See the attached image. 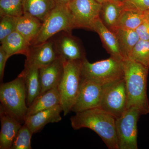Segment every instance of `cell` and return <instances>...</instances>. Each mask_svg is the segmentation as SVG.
<instances>
[{"label": "cell", "mask_w": 149, "mask_h": 149, "mask_svg": "<svg viewBox=\"0 0 149 149\" xmlns=\"http://www.w3.org/2000/svg\"><path fill=\"white\" fill-rule=\"evenodd\" d=\"M43 22L37 17L24 13L19 18L16 31L19 32L30 45L42 28Z\"/></svg>", "instance_id": "obj_21"}, {"label": "cell", "mask_w": 149, "mask_h": 149, "mask_svg": "<svg viewBox=\"0 0 149 149\" xmlns=\"http://www.w3.org/2000/svg\"><path fill=\"white\" fill-rule=\"evenodd\" d=\"M19 75L24 78L27 94V103L28 107L41 93L42 87L40 77V70L36 68L24 67Z\"/></svg>", "instance_id": "obj_17"}, {"label": "cell", "mask_w": 149, "mask_h": 149, "mask_svg": "<svg viewBox=\"0 0 149 149\" xmlns=\"http://www.w3.org/2000/svg\"><path fill=\"white\" fill-rule=\"evenodd\" d=\"M26 56L24 67L40 69L48 65L58 57L54 41L49 39L44 42L30 46Z\"/></svg>", "instance_id": "obj_11"}, {"label": "cell", "mask_w": 149, "mask_h": 149, "mask_svg": "<svg viewBox=\"0 0 149 149\" xmlns=\"http://www.w3.org/2000/svg\"><path fill=\"white\" fill-rule=\"evenodd\" d=\"M122 4L123 9L140 12L149 10V0H125Z\"/></svg>", "instance_id": "obj_29"}, {"label": "cell", "mask_w": 149, "mask_h": 149, "mask_svg": "<svg viewBox=\"0 0 149 149\" xmlns=\"http://www.w3.org/2000/svg\"><path fill=\"white\" fill-rule=\"evenodd\" d=\"M135 30L138 34L140 40L149 41V23L148 22L144 21Z\"/></svg>", "instance_id": "obj_30"}, {"label": "cell", "mask_w": 149, "mask_h": 149, "mask_svg": "<svg viewBox=\"0 0 149 149\" xmlns=\"http://www.w3.org/2000/svg\"><path fill=\"white\" fill-rule=\"evenodd\" d=\"M8 58L4 51L0 47V80L1 82L2 81L3 78L6 63Z\"/></svg>", "instance_id": "obj_31"}, {"label": "cell", "mask_w": 149, "mask_h": 149, "mask_svg": "<svg viewBox=\"0 0 149 149\" xmlns=\"http://www.w3.org/2000/svg\"><path fill=\"white\" fill-rule=\"evenodd\" d=\"M73 29L72 19L67 5L56 4L43 22L40 32L31 45L45 42L61 31L71 33Z\"/></svg>", "instance_id": "obj_6"}, {"label": "cell", "mask_w": 149, "mask_h": 149, "mask_svg": "<svg viewBox=\"0 0 149 149\" xmlns=\"http://www.w3.org/2000/svg\"><path fill=\"white\" fill-rule=\"evenodd\" d=\"M143 13L144 14L145 21H146L149 23V10L143 12Z\"/></svg>", "instance_id": "obj_33"}, {"label": "cell", "mask_w": 149, "mask_h": 149, "mask_svg": "<svg viewBox=\"0 0 149 149\" xmlns=\"http://www.w3.org/2000/svg\"><path fill=\"white\" fill-rule=\"evenodd\" d=\"M129 59L149 68V41L139 40L133 48Z\"/></svg>", "instance_id": "obj_25"}, {"label": "cell", "mask_w": 149, "mask_h": 149, "mask_svg": "<svg viewBox=\"0 0 149 149\" xmlns=\"http://www.w3.org/2000/svg\"><path fill=\"white\" fill-rule=\"evenodd\" d=\"M144 21L143 12L123 9L118 21V28L135 30Z\"/></svg>", "instance_id": "obj_24"}, {"label": "cell", "mask_w": 149, "mask_h": 149, "mask_svg": "<svg viewBox=\"0 0 149 149\" xmlns=\"http://www.w3.org/2000/svg\"><path fill=\"white\" fill-rule=\"evenodd\" d=\"M141 116L139 110L132 107L116 119V129L119 149H138V124Z\"/></svg>", "instance_id": "obj_7"}, {"label": "cell", "mask_w": 149, "mask_h": 149, "mask_svg": "<svg viewBox=\"0 0 149 149\" xmlns=\"http://www.w3.org/2000/svg\"><path fill=\"white\" fill-rule=\"evenodd\" d=\"M56 5L55 0H23L24 12L44 22Z\"/></svg>", "instance_id": "obj_22"}, {"label": "cell", "mask_w": 149, "mask_h": 149, "mask_svg": "<svg viewBox=\"0 0 149 149\" xmlns=\"http://www.w3.org/2000/svg\"><path fill=\"white\" fill-rule=\"evenodd\" d=\"M96 1L99 3H100L101 4H102L103 3L106 2L110 1V0H96Z\"/></svg>", "instance_id": "obj_34"}, {"label": "cell", "mask_w": 149, "mask_h": 149, "mask_svg": "<svg viewBox=\"0 0 149 149\" xmlns=\"http://www.w3.org/2000/svg\"><path fill=\"white\" fill-rule=\"evenodd\" d=\"M114 1H115L117 2H122L123 1H125V0H113Z\"/></svg>", "instance_id": "obj_35"}, {"label": "cell", "mask_w": 149, "mask_h": 149, "mask_svg": "<svg viewBox=\"0 0 149 149\" xmlns=\"http://www.w3.org/2000/svg\"><path fill=\"white\" fill-rule=\"evenodd\" d=\"M71 0H55L56 4L67 5Z\"/></svg>", "instance_id": "obj_32"}, {"label": "cell", "mask_w": 149, "mask_h": 149, "mask_svg": "<svg viewBox=\"0 0 149 149\" xmlns=\"http://www.w3.org/2000/svg\"><path fill=\"white\" fill-rule=\"evenodd\" d=\"M54 41L58 56L63 60L81 61L85 58L79 43L71 33L65 32Z\"/></svg>", "instance_id": "obj_15"}, {"label": "cell", "mask_w": 149, "mask_h": 149, "mask_svg": "<svg viewBox=\"0 0 149 149\" xmlns=\"http://www.w3.org/2000/svg\"><path fill=\"white\" fill-rule=\"evenodd\" d=\"M107 85L82 78L80 91L71 111L77 113L100 107Z\"/></svg>", "instance_id": "obj_10"}, {"label": "cell", "mask_w": 149, "mask_h": 149, "mask_svg": "<svg viewBox=\"0 0 149 149\" xmlns=\"http://www.w3.org/2000/svg\"><path fill=\"white\" fill-rule=\"evenodd\" d=\"M24 13L23 0H0V16L19 17Z\"/></svg>", "instance_id": "obj_26"}, {"label": "cell", "mask_w": 149, "mask_h": 149, "mask_svg": "<svg viewBox=\"0 0 149 149\" xmlns=\"http://www.w3.org/2000/svg\"><path fill=\"white\" fill-rule=\"evenodd\" d=\"M33 133L26 124L22 125L14 140L10 149H31Z\"/></svg>", "instance_id": "obj_27"}, {"label": "cell", "mask_w": 149, "mask_h": 149, "mask_svg": "<svg viewBox=\"0 0 149 149\" xmlns=\"http://www.w3.org/2000/svg\"><path fill=\"white\" fill-rule=\"evenodd\" d=\"M83 60H63V75L58 88L64 116L71 111L77 100L82 79L81 67Z\"/></svg>", "instance_id": "obj_4"}, {"label": "cell", "mask_w": 149, "mask_h": 149, "mask_svg": "<svg viewBox=\"0 0 149 149\" xmlns=\"http://www.w3.org/2000/svg\"><path fill=\"white\" fill-rule=\"evenodd\" d=\"M114 34L117 38L123 60L130 58V54L140 38L136 31L118 28Z\"/></svg>", "instance_id": "obj_23"}, {"label": "cell", "mask_w": 149, "mask_h": 149, "mask_svg": "<svg viewBox=\"0 0 149 149\" xmlns=\"http://www.w3.org/2000/svg\"><path fill=\"white\" fill-rule=\"evenodd\" d=\"M127 97L124 77L106 86L100 107L116 118L127 109Z\"/></svg>", "instance_id": "obj_8"}, {"label": "cell", "mask_w": 149, "mask_h": 149, "mask_svg": "<svg viewBox=\"0 0 149 149\" xmlns=\"http://www.w3.org/2000/svg\"><path fill=\"white\" fill-rule=\"evenodd\" d=\"M73 29L87 28L100 17L102 4L96 0H71L67 4Z\"/></svg>", "instance_id": "obj_9"}, {"label": "cell", "mask_w": 149, "mask_h": 149, "mask_svg": "<svg viewBox=\"0 0 149 149\" xmlns=\"http://www.w3.org/2000/svg\"><path fill=\"white\" fill-rule=\"evenodd\" d=\"M63 112L61 105L31 115L25 118L24 123L27 125L33 134L38 133L49 123H58L62 120L61 113Z\"/></svg>", "instance_id": "obj_13"}, {"label": "cell", "mask_w": 149, "mask_h": 149, "mask_svg": "<svg viewBox=\"0 0 149 149\" xmlns=\"http://www.w3.org/2000/svg\"><path fill=\"white\" fill-rule=\"evenodd\" d=\"M58 104H61V97L58 88L48 90L41 93L28 107L26 118Z\"/></svg>", "instance_id": "obj_18"}, {"label": "cell", "mask_w": 149, "mask_h": 149, "mask_svg": "<svg viewBox=\"0 0 149 149\" xmlns=\"http://www.w3.org/2000/svg\"><path fill=\"white\" fill-rule=\"evenodd\" d=\"M123 10L122 2L110 0L102 4L100 15L104 24L114 33L118 29V24Z\"/></svg>", "instance_id": "obj_19"}, {"label": "cell", "mask_w": 149, "mask_h": 149, "mask_svg": "<svg viewBox=\"0 0 149 149\" xmlns=\"http://www.w3.org/2000/svg\"><path fill=\"white\" fill-rule=\"evenodd\" d=\"M1 43V47L5 52L8 58L17 54L26 56L31 46L26 39L16 30L7 36Z\"/></svg>", "instance_id": "obj_20"}, {"label": "cell", "mask_w": 149, "mask_h": 149, "mask_svg": "<svg viewBox=\"0 0 149 149\" xmlns=\"http://www.w3.org/2000/svg\"><path fill=\"white\" fill-rule=\"evenodd\" d=\"M18 17L4 15L1 16L0 20V42L7 36L16 30Z\"/></svg>", "instance_id": "obj_28"}, {"label": "cell", "mask_w": 149, "mask_h": 149, "mask_svg": "<svg viewBox=\"0 0 149 149\" xmlns=\"http://www.w3.org/2000/svg\"><path fill=\"white\" fill-rule=\"evenodd\" d=\"M1 104L22 123L24 122L28 107L24 78L16 79L0 85Z\"/></svg>", "instance_id": "obj_3"}, {"label": "cell", "mask_w": 149, "mask_h": 149, "mask_svg": "<svg viewBox=\"0 0 149 149\" xmlns=\"http://www.w3.org/2000/svg\"><path fill=\"white\" fill-rule=\"evenodd\" d=\"M82 77L94 80L103 85L113 83L124 77L123 61L111 56L104 60L90 63L82 61Z\"/></svg>", "instance_id": "obj_5"}, {"label": "cell", "mask_w": 149, "mask_h": 149, "mask_svg": "<svg viewBox=\"0 0 149 149\" xmlns=\"http://www.w3.org/2000/svg\"><path fill=\"white\" fill-rule=\"evenodd\" d=\"M149 69L133 60H123L127 109L136 107L139 110L141 115L149 113V102L147 95Z\"/></svg>", "instance_id": "obj_1"}, {"label": "cell", "mask_w": 149, "mask_h": 149, "mask_svg": "<svg viewBox=\"0 0 149 149\" xmlns=\"http://www.w3.org/2000/svg\"><path fill=\"white\" fill-rule=\"evenodd\" d=\"M0 149H10L22 123L0 104Z\"/></svg>", "instance_id": "obj_12"}, {"label": "cell", "mask_w": 149, "mask_h": 149, "mask_svg": "<svg viewBox=\"0 0 149 149\" xmlns=\"http://www.w3.org/2000/svg\"><path fill=\"white\" fill-rule=\"evenodd\" d=\"M91 30L98 34L106 49L111 56L123 61L116 36L104 24L100 17L93 23Z\"/></svg>", "instance_id": "obj_16"}, {"label": "cell", "mask_w": 149, "mask_h": 149, "mask_svg": "<svg viewBox=\"0 0 149 149\" xmlns=\"http://www.w3.org/2000/svg\"><path fill=\"white\" fill-rule=\"evenodd\" d=\"M39 70L42 87L41 93L53 88H58L63 75V59L58 56L50 63Z\"/></svg>", "instance_id": "obj_14"}, {"label": "cell", "mask_w": 149, "mask_h": 149, "mask_svg": "<svg viewBox=\"0 0 149 149\" xmlns=\"http://www.w3.org/2000/svg\"><path fill=\"white\" fill-rule=\"evenodd\" d=\"M70 120L74 130L89 128L100 137L108 148L119 149L116 118L111 115L98 108L75 113Z\"/></svg>", "instance_id": "obj_2"}]
</instances>
